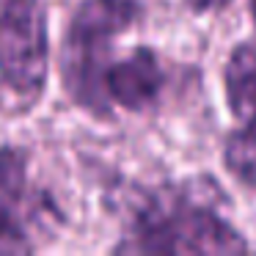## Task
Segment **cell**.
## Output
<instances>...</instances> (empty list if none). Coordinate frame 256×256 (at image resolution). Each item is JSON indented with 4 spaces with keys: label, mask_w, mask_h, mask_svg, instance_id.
<instances>
[{
    "label": "cell",
    "mask_w": 256,
    "mask_h": 256,
    "mask_svg": "<svg viewBox=\"0 0 256 256\" xmlns=\"http://www.w3.org/2000/svg\"><path fill=\"white\" fill-rule=\"evenodd\" d=\"M0 78L25 100L47 80V20L39 0H0Z\"/></svg>",
    "instance_id": "cell-3"
},
{
    "label": "cell",
    "mask_w": 256,
    "mask_h": 256,
    "mask_svg": "<svg viewBox=\"0 0 256 256\" xmlns=\"http://www.w3.org/2000/svg\"><path fill=\"white\" fill-rule=\"evenodd\" d=\"M184 3H188L196 14H206V12H220V8H226L232 0H184Z\"/></svg>",
    "instance_id": "cell-9"
},
{
    "label": "cell",
    "mask_w": 256,
    "mask_h": 256,
    "mask_svg": "<svg viewBox=\"0 0 256 256\" xmlns=\"http://www.w3.org/2000/svg\"><path fill=\"white\" fill-rule=\"evenodd\" d=\"M25 184V162L22 154L14 149H0V196L3 198H20Z\"/></svg>",
    "instance_id": "cell-8"
},
{
    "label": "cell",
    "mask_w": 256,
    "mask_h": 256,
    "mask_svg": "<svg viewBox=\"0 0 256 256\" xmlns=\"http://www.w3.org/2000/svg\"><path fill=\"white\" fill-rule=\"evenodd\" d=\"M223 166L240 184L256 190V116L245 118L226 138L223 146Z\"/></svg>",
    "instance_id": "cell-6"
},
{
    "label": "cell",
    "mask_w": 256,
    "mask_h": 256,
    "mask_svg": "<svg viewBox=\"0 0 256 256\" xmlns=\"http://www.w3.org/2000/svg\"><path fill=\"white\" fill-rule=\"evenodd\" d=\"M28 250H34V245L22 223L17 220L14 210L6 201H0V254H28Z\"/></svg>",
    "instance_id": "cell-7"
},
{
    "label": "cell",
    "mask_w": 256,
    "mask_h": 256,
    "mask_svg": "<svg viewBox=\"0 0 256 256\" xmlns=\"http://www.w3.org/2000/svg\"><path fill=\"white\" fill-rule=\"evenodd\" d=\"M132 250L144 254H245V237L210 206L154 201L138 215Z\"/></svg>",
    "instance_id": "cell-2"
},
{
    "label": "cell",
    "mask_w": 256,
    "mask_h": 256,
    "mask_svg": "<svg viewBox=\"0 0 256 256\" xmlns=\"http://www.w3.org/2000/svg\"><path fill=\"white\" fill-rule=\"evenodd\" d=\"M162 69L152 50H135L127 61H118L105 66L102 86L105 96L118 102L127 110H144L152 102H157L162 91Z\"/></svg>",
    "instance_id": "cell-4"
},
{
    "label": "cell",
    "mask_w": 256,
    "mask_h": 256,
    "mask_svg": "<svg viewBox=\"0 0 256 256\" xmlns=\"http://www.w3.org/2000/svg\"><path fill=\"white\" fill-rule=\"evenodd\" d=\"M135 0H83L64 39V83L80 105L105 113V56L110 39L138 20Z\"/></svg>",
    "instance_id": "cell-1"
},
{
    "label": "cell",
    "mask_w": 256,
    "mask_h": 256,
    "mask_svg": "<svg viewBox=\"0 0 256 256\" xmlns=\"http://www.w3.org/2000/svg\"><path fill=\"white\" fill-rule=\"evenodd\" d=\"M223 88L234 118L245 122L256 116V44L242 42L228 52L223 66Z\"/></svg>",
    "instance_id": "cell-5"
},
{
    "label": "cell",
    "mask_w": 256,
    "mask_h": 256,
    "mask_svg": "<svg viewBox=\"0 0 256 256\" xmlns=\"http://www.w3.org/2000/svg\"><path fill=\"white\" fill-rule=\"evenodd\" d=\"M250 17H254V25H256V0H250Z\"/></svg>",
    "instance_id": "cell-10"
}]
</instances>
